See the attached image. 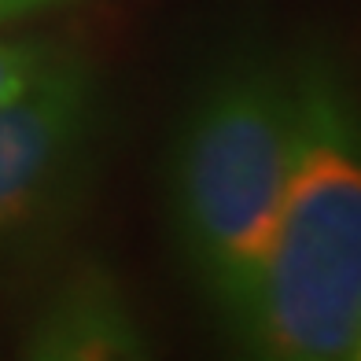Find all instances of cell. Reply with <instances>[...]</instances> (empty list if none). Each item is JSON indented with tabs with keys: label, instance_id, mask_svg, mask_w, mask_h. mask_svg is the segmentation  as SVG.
Segmentation results:
<instances>
[{
	"label": "cell",
	"instance_id": "obj_1",
	"mask_svg": "<svg viewBox=\"0 0 361 361\" xmlns=\"http://www.w3.org/2000/svg\"><path fill=\"white\" fill-rule=\"evenodd\" d=\"M295 147L273 251L240 343L262 357H354L361 339V100L321 52L291 63Z\"/></svg>",
	"mask_w": 361,
	"mask_h": 361
},
{
	"label": "cell",
	"instance_id": "obj_2",
	"mask_svg": "<svg viewBox=\"0 0 361 361\" xmlns=\"http://www.w3.org/2000/svg\"><path fill=\"white\" fill-rule=\"evenodd\" d=\"M295 147L291 74L266 56H233L180 122L170 207L195 284L240 336L273 251Z\"/></svg>",
	"mask_w": 361,
	"mask_h": 361
},
{
	"label": "cell",
	"instance_id": "obj_3",
	"mask_svg": "<svg viewBox=\"0 0 361 361\" xmlns=\"http://www.w3.org/2000/svg\"><path fill=\"white\" fill-rule=\"evenodd\" d=\"M92 126V71L67 52L19 100L0 107V243L59 195L85 155Z\"/></svg>",
	"mask_w": 361,
	"mask_h": 361
},
{
	"label": "cell",
	"instance_id": "obj_4",
	"mask_svg": "<svg viewBox=\"0 0 361 361\" xmlns=\"http://www.w3.org/2000/svg\"><path fill=\"white\" fill-rule=\"evenodd\" d=\"M23 354L37 361H133L147 357V336L122 288L104 269H81L37 310Z\"/></svg>",
	"mask_w": 361,
	"mask_h": 361
},
{
	"label": "cell",
	"instance_id": "obj_5",
	"mask_svg": "<svg viewBox=\"0 0 361 361\" xmlns=\"http://www.w3.org/2000/svg\"><path fill=\"white\" fill-rule=\"evenodd\" d=\"M56 59H59V44L44 37L0 41V107L19 100Z\"/></svg>",
	"mask_w": 361,
	"mask_h": 361
},
{
	"label": "cell",
	"instance_id": "obj_6",
	"mask_svg": "<svg viewBox=\"0 0 361 361\" xmlns=\"http://www.w3.org/2000/svg\"><path fill=\"white\" fill-rule=\"evenodd\" d=\"M63 0H0V23H11V19H23V15H34L44 8H56Z\"/></svg>",
	"mask_w": 361,
	"mask_h": 361
},
{
	"label": "cell",
	"instance_id": "obj_7",
	"mask_svg": "<svg viewBox=\"0 0 361 361\" xmlns=\"http://www.w3.org/2000/svg\"><path fill=\"white\" fill-rule=\"evenodd\" d=\"M354 357H361V339H357V350H354Z\"/></svg>",
	"mask_w": 361,
	"mask_h": 361
}]
</instances>
